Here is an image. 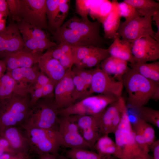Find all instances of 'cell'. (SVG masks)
<instances>
[{"mask_svg": "<svg viewBox=\"0 0 159 159\" xmlns=\"http://www.w3.org/2000/svg\"><path fill=\"white\" fill-rule=\"evenodd\" d=\"M95 1L90 0H76L75 8L76 11L81 17L85 20L89 19L88 16L92 4Z\"/></svg>", "mask_w": 159, "mask_h": 159, "instance_id": "obj_38", "label": "cell"}, {"mask_svg": "<svg viewBox=\"0 0 159 159\" xmlns=\"http://www.w3.org/2000/svg\"><path fill=\"white\" fill-rule=\"evenodd\" d=\"M149 147L153 153L152 159H159V140H155Z\"/></svg>", "mask_w": 159, "mask_h": 159, "instance_id": "obj_46", "label": "cell"}, {"mask_svg": "<svg viewBox=\"0 0 159 159\" xmlns=\"http://www.w3.org/2000/svg\"><path fill=\"white\" fill-rule=\"evenodd\" d=\"M152 17L139 16L127 22H121L117 34L130 42L148 36L153 38L155 32L152 27Z\"/></svg>", "mask_w": 159, "mask_h": 159, "instance_id": "obj_11", "label": "cell"}, {"mask_svg": "<svg viewBox=\"0 0 159 159\" xmlns=\"http://www.w3.org/2000/svg\"><path fill=\"white\" fill-rule=\"evenodd\" d=\"M110 56L107 49L97 47L92 52L74 66L77 68L83 69L97 67L101 62Z\"/></svg>", "mask_w": 159, "mask_h": 159, "instance_id": "obj_27", "label": "cell"}, {"mask_svg": "<svg viewBox=\"0 0 159 159\" xmlns=\"http://www.w3.org/2000/svg\"><path fill=\"white\" fill-rule=\"evenodd\" d=\"M57 159H70L64 155H59L57 157Z\"/></svg>", "mask_w": 159, "mask_h": 159, "instance_id": "obj_53", "label": "cell"}, {"mask_svg": "<svg viewBox=\"0 0 159 159\" xmlns=\"http://www.w3.org/2000/svg\"><path fill=\"white\" fill-rule=\"evenodd\" d=\"M74 89L72 68H70L67 70L55 87L54 97L59 109L66 108L74 103L72 96Z\"/></svg>", "mask_w": 159, "mask_h": 159, "instance_id": "obj_16", "label": "cell"}, {"mask_svg": "<svg viewBox=\"0 0 159 159\" xmlns=\"http://www.w3.org/2000/svg\"><path fill=\"white\" fill-rule=\"evenodd\" d=\"M5 153H15L8 141L4 137L0 135V156Z\"/></svg>", "mask_w": 159, "mask_h": 159, "instance_id": "obj_43", "label": "cell"}, {"mask_svg": "<svg viewBox=\"0 0 159 159\" xmlns=\"http://www.w3.org/2000/svg\"><path fill=\"white\" fill-rule=\"evenodd\" d=\"M8 71L17 82L29 87L40 72L38 63L30 67L19 68Z\"/></svg>", "mask_w": 159, "mask_h": 159, "instance_id": "obj_24", "label": "cell"}, {"mask_svg": "<svg viewBox=\"0 0 159 159\" xmlns=\"http://www.w3.org/2000/svg\"><path fill=\"white\" fill-rule=\"evenodd\" d=\"M46 0H19L16 21H23L42 29L47 26Z\"/></svg>", "mask_w": 159, "mask_h": 159, "instance_id": "obj_7", "label": "cell"}, {"mask_svg": "<svg viewBox=\"0 0 159 159\" xmlns=\"http://www.w3.org/2000/svg\"><path fill=\"white\" fill-rule=\"evenodd\" d=\"M101 23L98 21H92L74 16L62 25L70 29L79 36L88 41L91 45L97 47L106 43L105 38L100 35Z\"/></svg>", "mask_w": 159, "mask_h": 159, "instance_id": "obj_8", "label": "cell"}, {"mask_svg": "<svg viewBox=\"0 0 159 159\" xmlns=\"http://www.w3.org/2000/svg\"><path fill=\"white\" fill-rule=\"evenodd\" d=\"M70 0H64L59 6L58 12L53 29L55 30L59 28L64 24L67 16L69 9Z\"/></svg>", "mask_w": 159, "mask_h": 159, "instance_id": "obj_37", "label": "cell"}, {"mask_svg": "<svg viewBox=\"0 0 159 159\" xmlns=\"http://www.w3.org/2000/svg\"><path fill=\"white\" fill-rule=\"evenodd\" d=\"M97 47L92 45L71 46L72 56L74 65L79 63L87 56L92 52Z\"/></svg>", "mask_w": 159, "mask_h": 159, "instance_id": "obj_34", "label": "cell"}, {"mask_svg": "<svg viewBox=\"0 0 159 159\" xmlns=\"http://www.w3.org/2000/svg\"><path fill=\"white\" fill-rule=\"evenodd\" d=\"M10 14L13 20L16 21L19 7V0H6Z\"/></svg>", "mask_w": 159, "mask_h": 159, "instance_id": "obj_41", "label": "cell"}, {"mask_svg": "<svg viewBox=\"0 0 159 159\" xmlns=\"http://www.w3.org/2000/svg\"><path fill=\"white\" fill-rule=\"evenodd\" d=\"M0 135L9 142L14 153L29 155L30 146L25 130L20 126L6 127L0 131Z\"/></svg>", "mask_w": 159, "mask_h": 159, "instance_id": "obj_15", "label": "cell"}, {"mask_svg": "<svg viewBox=\"0 0 159 159\" xmlns=\"http://www.w3.org/2000/svg\"><path fill=\"white\" fill-rule=\"evenodd\" d=\"M32 105L29 92L14 94L9 98L0 100V131L12 126H20L27 118Z\"/></svg>", "mask_w": 159, "mask_h": 159, "instance_id": "obj_4", "label": "cell"}, {"mask_svg": "<svg viewBox=\"0 0 159 159\" xmlns=\"http://www.w3.org/2000/svg\"><path fill=\"white\" fill-rule=\"evenodd\" d=\"M123 87L122 81L106 73L99 65L95 68L89 92L90 96L95 93L119 98L122 97Z\"/></svg>", "mask_w": 159, "mask_h": 159, "instance_id": "obj_10", "label": "cell"}, {"mask_svg": "<svg viewBox=\"0 0 159 159\" xmlns=\"http://www.w3.org/2000/svg\"><path fill=\"white\" fill-rule=\"evenodd\" d=\"M29 88L17 82L7 71L0 79V100L9 99L15 93H27Z\"/></svg>", "mask_w": 159, "mask_h": 159, "instance_id": "obj_22", "label": "cell"}, {"mask_svg": "<svg viewBox=\"0 0 159 159\" xmlns=\"http://www.w3.org/2000/svg\"><path fill=\"white\" fill-rule=\"evenodd\" d=\"M132 125L134 132L143 136L149 147L155 140V131L151 124L137 116L136 120Z\"/></svg>", "mask_w": 159, "mask_h": 159, "instance_id": "obj_29", "label": "cell"}, {"mask_svg": "<svg viewBox=\"0 0 159 159\" xmlns=\"http://www.w3.org/2000/svg\"><path fill=\"white\" fill-rule=\"evenodd\" d=\"M58 131L61 136L62 146L69 149H92L80 134L74 115L60 116Z\"/></svg>", "mask_w": 159, "mask_h": 159, "instance_id": "obj_9", "label": "cell"}, {"mask_svg": "<svg viewBox=\"0 0 159 159\" xmlns=\"http://www.w3.org/2000/svg\"><path fill=\"white\" fill-rule=\"evenodd\" d=\"M113 40V42L107 49L110 56L125 60L130 64L135 63L131 52L130 42L120 39L117 34Z\"/></svg>", "mask_w": 159, "mask_h": 159, "instance_id": "obj_23", "label": "cell"}, {"mask_svg": "<svg viewBox=\"0 0 159 159\" xmlns=\"http://www.w3.org/2000/svg\"><path fill=\"white\" fill-rule=\"evenodd\" d=\"M64 0H46V14L48 24L53 29L59 5Z\"/></svg>", "mask_w": 159, "mask_h": 159, "instance_id": "obj_35", "label": "cell"}, {"mask_svg": "<svg viewBox=\"0 0 159 159\" xmlns=\"http://www.w3.org/2000/svg\"><path fill=\"white\" fill-rule=\"evenodd\" d=\"M114 133L119 151V159H152L136 141L126 104L123 109L121 121Z\"/></svg>", "mask_w": 159, "mask_h": 159, "instance_id": "obj_2", "label": "cell"}, {"mask_svg": "<svg viewBox=\"0 0 159 159\" xmlns=\"http://www.w3.org/2000/svg\"><path fill=\"white\" fill-rule=\"evenodd\" d=\"M134 69L146 78L159 84V62L151 63H135L129 64Z\"/></svg>", "mask_w": 159, "mask_h": 159, "instance_id": "obj_25", "label": "cell"}, {"mask_svg": "<svg viewBox=\"0 0 159 159\" xmlns=\"http://www.w3.org/2000/svg\"><path fill=\"white\" fill-rule=\"evenodd\" d=\"M39 159H57L53 155L47 153L44 154L39 156Z\"/></svg>", "mask_w": 159, "mask_h": 159, "instance_id": "obj_51", "label": "cell"}, {"mask_svg": "<svg viewBox=\"0 0 159 159\" xmlns=\"http://www.w3.org/2000/svg\"><path fill=\"white\" fill-rule=\"evenodd\" d=\"M53 81L43 73L40 71L35 82L30 86L29 88L35 89L42 87L44 85Z\"/></svg>", "mask_w": 159, "mask_h": 159, "instance_id": "obj_40", "label": "cell"}, {"mask_svg": "<svg viewBox=\"0 0 159 159\" xmlns=\"http://www.w3.org/2000/svg\"><path fill=\"white\" fill-rule=\"evenodd\" d=\"M25 130L30 144V153H35L39 156L48 153L56 158L59 155V150L62 146V143L58 131L39 128Z\"/></svg>", "mask_w": 159, "mask_h": 159, "instance_id": "obj_5", "label": "cell"}, {"mask_svg": "<svg viewBox=\"0 0 159 159\" xmlns=\"http://www.w3.org/2000/svg\"><path fill=\"white\" fill-rule=\"evenodd\" d=\"M57 82L52 81L42 87V98L54 97V91Z\"/></svg>", "mask_w": 159, "mask_h": 159, "instance_id": "obj_42", "label": "cell"}, {"mask_svg": "<svg viewBox=\"0 0 159 159\" xmlns=\"http://www.w3.org/2000/svg\"><path fill=\"white\" fill-rule=\"evenodd\" d=\"M0 13L5 18L9 15L10 12L6 0H0Z\"/></svg>", "mask_w": 159, "mask_h": 159, "instance_id": "obj_49", "label": "cell"}, {"mask_svg": "<svg viewBox=\"0 0 159 159\" xmlns=\"http://www.w3.org/2000/svg\"><path fill=\"white\" fill-rule=\"evenodd\" d=\"M72 72L74 85L72 96L75 103L77 100L80 99L81 100L90 95L88 89L81 78L74 73L72 71Z\"/></svg>", "mask_w": 159, "mask_h": 159, "instance_id": "obj_33", "label": "cell"}, {"mask_svg": "<svg viewBox=\"0 0 159 159\" xmlns=\"http://www.w3.org/2000/svg\"><path fill=\"white\" fill-rule=\"evenodd\" d=\"M57 46L61 49L63 54L72 56L70 45L66 42H62L59 43Z\"/></svg>", "mask_w": 159, "mask_h": 159, "instance_id": "obj_47", "label": "cell"}, {"mask_svg": "<svg viewBox=\"0 0 159 159\" xmlns=\"http://www.w3.org/2000/svg\"><path fill=\"white\" fill-rule=\"evenodd\" d=\"M152 20L155 21L157 28V31L155 32L153 38L159 42V11L156 12L153 16Z\"/></svg>", "mask_w": 159, "mask_h": 159, "instance_id": "obj_48", "label": "cell"}, {"mask_svg": "<svg viewBox=\"0 0 159 159\" xmlns=\"http://www.w3.org/2000/svg\"><path fill=\"white\" fill-rule=\"evenodd\" d=\"M119 98L102 94L91 95L66 108L60 109L59 115H87L98 117L110 104Z\"/></svg>", "mask_w": 159, "mask_h": 159, "instance_id": "obj_6", "label": "cell"}, {"mask_svg": "<svg viewBox=\"0 0 159 159\" xmlns=\"http://www.w3.org/2000/svg\"><path fill=\"white\" fill-rule=\"evenodd\" d=\"M125 100L121 97L110 104L98 117L102 135L114 133L121 119Z\"/></svg>", "mask_w": 159, "mask_h": 159, "instance_id": "obj_12", "label": "cell"}, {"mask_svg": "<svg viewBox=\"0 0 159 159\" xmlns=\"http://www.w3.org/2000/svg\"><path fill=\"white\" fill-rule=\"evenodd\" d=\"M31 156L29 155L28 157L27 158L25 159H31Z\"/></svg>", "mask_w": 159, "mask_h": 159, "instance_id": "obj_55", "label": "cell"}, {"mask_svg": "<svg viewBox=\"0 0 159 159\" xmlns=\"http://www.w3.org/2000/svg\"><path fill=\"white\" fill-rule=\"evenodd\" d=\"M117 1H112L107 15L100 22L103 25L105 39H113L117 34L121 18Z\"/></svg>", "mask_w": 159, "mask_h": 159, "instance_id": "obj_20", "label": "cell"}, {"mask_svg": "<svg viewBox=\"0 0 159 159\" xmlns=\"http://www.w3.org/2000/svg\"><path fill=\"white\" fill-rule=\"evenodd\" d=\"M6 27V19L4 18L0 21V33L3 32Z\"/></svg>", "mask_w": 159, "mask_h": 159, "instance_id": "obj_52", "label": "cell"}, {"mask_svg": "<svg viewBox=\"0 0 159 159\" xmlns=\"http://www.w3.org/2000/svg\"><path fill=\"white\" fill-rule=\"evenodd\" d=\"M80 132L92 149L102 136L100 132L98 117L91 115H74Z\"/></svg>", "mask_w": 159, "mask_h": 159, "instance_id": "obj_17", "label": "cell"}, {"mask_svg": "<svg viewBox=\"0 0 159 159\" xmlns=\"http://www.w3.org/2000/svg\"><path fill=\"white\" fill-rule=\"evenodd\" d=\"M118 6L121 17L125 19V22H127L137 16H141L133 6L124 1L118 3Z\"/></svg>", "mask_w": 159, "mask_h": 159, "instance_id": "obj_36", "label": "cell"}, {"mask_svg": "<svg viewBox=\"0 0 159 159\" xmlns=\"http://www.w3.org/2000/svg\"><path fill=\"white\" fill-rule=\"evenodd\" d=\"M29 155L5 153L0 156V159H25Z\"/></svg>", "mask_w": 159, "mask_h": 159, "instance_id": "obj_45", "label": "cell"}, {"mask_svg": "<svg viewBox=\"0 0 159 159\" xmlns=\"http://www.w3.org/2000/svg\"><path fill=\"white\" fill-rule=\"evenodd\" d=\"M59 109L54 97L40 98L32 106L27 118L20 126L24 130L39 128L58 131Z\"/></svg>", "mask_w": 159, "mask_h": 159, "instance_id": "obj_3", "label": "cell"}, {"mask_svg": "<svg viewBox=\"0 0 159 159\" xmlns=\"http://www.w3.org/2000/svg\"><path fill=\"white\" fill-rule=\"evenodd\" d=\"M133 6L141 16L152 17L159 11V4L153 0H124Z\"/></svg>", "mask_w": 159, "mask_h": 159, "instance_id": "obj_28", "label": "cell"}, {"mask_svg": "<svg viewBox=\"0 0 159 159\" xmlns=\"http://www.w3.org/2000/svg\"><path fill=\"white\" fill-rule=\"evenodd\" d=\"M93 149L101 156H112L119 159V153L117 145L108 135L101 136L95 143Z\"/></svg>", "mask_w": 159, "mask_h": 159, "instance_id": "obj_26", "label": "cell"}, {"mask_svg": "<svg viewBox=\"0 0 159 159\" xmlns=\"http://www.w3.org/2000/svg\"><path fill=\"white\" fill-rule=\"evenodd\" d=\"M6 71L5 64L2 59H0V79L5 73Z\"/></svg>", "mask_w": 159, "mask_h": 159, "instance_id": "obj_50", "label": "cell"}, {"mask_svg": "<svg viewBox=\"0 0 159 159\" xmlns=\"http://www.w3.org/2000/svg\"><path fill=\"white\" fill-rule=\"evenodd\" d=\"M41 56L32 53L23 48L4 58L6 71L21 67H32L38 63Z\"/></svg>", "mask_w": 159, "mask_h": 159, "instance_id": "obj_18", "label": "cell"}, {"mask_svg": "<svg viewBox=\"0 0 159 159\" xmlns=\"http://www.w3.org/2000/svg\"><path fill=\"white\" fill-rule=\"evenodd\" d=\"M64 156L70 159H117L113 156H102L94 151L82 149H69L65 151Z\"/></svg>", "mask_w": 159, "mask_h": 159, "instance_id": "obj_30", "label": "cell"}, {"mask_svg": "<svg viewBox=\"0 0 159 159\" xmlns=\"http://www.w3.org/2000/svg\"><path fill=\"white\" fill-rule=\"evenodd\" d=\"M122 82L128 94L130 107L136 109L145 106L150 100L159 99V84L144 77L134 69L123 76Z\"/></svg>", "mask_w": 159, "mask_h": 159, "instance_id": "obj_1", "label": "cell"}, {"mask_svg": "<svg viewBox=\"0 0 159 159\" xmlns=\"http://www.w3.org/2000/svg\"><path fill=\"white\" fill-rule=\"evenodd\" d=\"M130 47L135 63L155 62L159 58V42L150 36L130 42Z\"/></svg>", "mask_w": 159, "mask_h": 159, "instance_id": "obj_13", "label": "cell"}, {"mask_svg": "<svg viewBox=\"0 0 159 159\" xmlns=\"http://www.w3.org/2000/svg\"><path fill=\"white\" fill-rule=\"evenodd\" d=\"M72 70L74 73L81 78L89 90L91 85L95 68L90 69H80L74 66L72 67Z\"/></svg>", "mask_w": 159, "mask_h": 159, "instance_id": "obj_39", "label": "cell"}, {"mask_svg": "<svg viewBox=\"0 0 159 159\" xmlns=\"http://www.w3.org/2000/svg\"><path fill=\"white\" fill-rule=\"evenodd\" d=\"M4 18L5 17L3 14L0 13V21Z\"/></svg>", "mask_w": 159, "mask_h": 159, "instance_id": "obj_54", "label": "cell"}, {"mask_svg": "<svg viewBox=\"0 0 159 159\" xmlns=\"http://www.w3.org/2000/svg\"><path fill=\"white\" fill-rule=\"evenodd\" d=\"M23 48L22 37L17 24H9L0 33V59Z\"/></svg>", "mask_w": 159, "mask_h": 159, "instance_id": "obj_14", "label": "cell"}, {"mask_svg": "<svg viewBox=\"0 0 159 159\" xmlns=\"http://www.w3.org/2000/svg\"><path fill=\"white\" fill-rule=\"evenodd\" d=\"M38 64L41 72L57 83L63 77L67 70L58 60L52 57L48 50L40 56Z\"/></svg>", "mask_w": 159, "mask_h": 159, "instance_id": "obj_19", "label": "cell"}, {"mask_svg": "<svg viewBox=\"0 0 159 159\" xmlns=\"http://www.w3.org/2000/svg\"><path fill=\"white\" fill-rule=\"evenodd\" d=\"M100 68L115 79L122 81L124 75L130 69L127 62L110 56L103 60L99 64Z\"/></svg>", "mask_w": 159, "mask_h": 159, "instance_id": "obj_21", "label": "cell"}, {"mask_svg": "<svg viewBox=\"0 0 159 159\" xmlns=\"http://www.w3.org/2000/svg\"><path fill=\"white\" fill-rule=\"evenodd\" d=\"M17 27L21 34H24L38 40L47 39L44 31L36 26L23 21L17 22Z\"/></svg>", "mask_w": 159, "mask_h": 159, "instance_id": "obj_32", "label": "cell"}, {"mask_svg": "<svg viewBox=\"0 0 159 159\" xmlns=\"http://www.w3.org/2000/svg\"><path fill=\"white\" fill-rule=\"evenodd\" d=\"M58 61L66 70L72 68L74 65L72 57L71 56L63 54Z\"/></svg>", "mask_w": 159, "mask_h": 159, "instance_id": "obj_44", "label": "cell"}, {"mask_svg": "<svg viewBox=\"0 0 159 159\" xmlns=\"http://www.w3.org/2000/svg\"><path fill=\"white\" fill-rule=\"evenodd\" d=\"M138 116L144 121L159 128V110L145 106L136 109Z\"/></svg>", "mask_w": 159, "mask_h": 159, "instance_id": "obj_31", "label": "cell"}]
</instances>
